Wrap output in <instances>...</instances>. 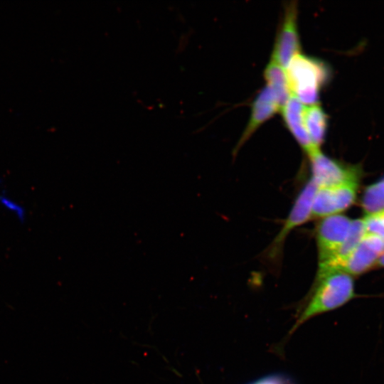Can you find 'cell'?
I'll return each mask as SVG.
<instances>
[{
  "instance_id": "cell-1",
  "label": "cell",
  "mask_w": 384,
  "mask_h": 384,
  "mask_svg": "<svg viewBox=\"0 0 384 384\" xmlns=\"http://www.w3.org/2000/svg\"><path fill=\"white\" fill-rule=\"evenodd\" d=\"M356 297L353 278L341 271L316 275L312 296L293 329L317 314L342 306Z\"/></svg>"
},
{
  "instance_id": "cell-2",
  "label": "cell",
  "mask_w": 384,
  "mask_h": 384,
  "mask_svg": "<svg viewBox=\"0 0 384 384\" xmlns=\"http://www.w3.org/2000/svg\"><path fill=\"white\" fill-rule=\"evenodd\" d=\"M285 70L292 95L302 104H317L321 89L330 80L329 66L320 59L299 53Z\"/></svg>"
},
{
  "instance_id": "cell-3",
  "label": "cell",
  "mask_w": 384,
  "mask_h": 384,
  "mask_svg": "<svg viewBox=\"0 0 384 384\" xmlns=\"http://www.w3.org/2000/svg\"><path fill=\"white\" fill-rule=\"evenodd\" d=\"M351 223V218L341 214L321 219L316 232L319 267L335 258L346 242Z\"/></svg>"
},
{
  "instance_id": "cell-4",
  "label": "cell",
  "mask_w": 384,
  "mask_h": 384,
  "mask_svg": "<svg viewBox=\"0 0 384 384\" xmlns=\"http://www.w3.org/2000/svg\"><path fill=\"white\" fill-rule=\"evenodd\" d=\"M317 186L310 178L297 196L284 223L266 250L267 257L278 261L286 238L297 227L311 218L312 201Z\"/></svg>"
},
{
  "instance_id": "cell-5",
  "label": "cell",
  "mask_w": 384,
  "mask_h": 384,
  "mask_svg": "<svg viewBox=\"0 0 384 384\" xmlns=\"http://www.w3.org/2000/svg\"><path fill=\"white\" fill-rule=\"evenodd\" d=\"M359 181H349L330 186L317 187L312 201L311 218L340 214L356 199Z\"/></svg>"
},
{
  "instance_id": "cell-6",
  "label": "cell",
  "mask_w": 384,
  "mask_h": 384,
  "mask_svg": "<svg viewBox=\"0 0 384 384\" xmlns=\"http://www.w3.org/2000/svg\"><path fill=\"white\" fill-rule=\"evenodd\" d=\"M298 6L294 1L284 6L283 17L274 43L272 58L284 69L292 58L300 53L301 43L298 31Z\"/></svg>"
},
{
  "instance_id": "cell-7",
  "label": "cell",
  "mask_w": 384,
  "mask_h": 384,
  "mask_svg": "<svg viewBox=\"0 0 384 384\" xmlns=\"http://www.w3.org/2000/svg\"><path fill=\"white\" fill-rule=\"evenodd\" d=\"M311 177L317 187L330 186L349 181H359L358 165H347L318 150L308 156Z\"/></svg>"
},
{
  "instance_id": "cell-8",
  "label": "cell",
  "mask_w": 384,
  "mask_h": 384,
  "mask_svg": "<svg viewBox=\"0 0 384 384\" xmlns=\"http://www.w3.org/2000/svg\"><path fill=\"white\" fill-rule=\"evenodd\" d=\"M384 253V240L366 233L358 245L334 271H341L351 276H358L377 265Z\"/></svg>"
},
{
  "instance_id": "cell-9",
  "label": "cell",
  "mask_w": 384,
  "mask_h": 384,
  "mask_svg": "<svg viewBox=\"0 0 384 384\" xmlns=\"http://www.w3.org/2000/svg\"><path fill=\"white\" fill-rule=\"evenodd\" d=\"M279 110L281 107L275 95L268 86H265L252 102L250 119L235 148V154L262 124Z\"/></svg>"
},
{
  "instance_id": "cell-10",
  "label": "cell",
  "mask_w": 384,
  "mask_h": 384,
  "mask_svg": "<svg viewBox=\"0 0 384 384\" xmlns=\"http://www.w3.org/2000/svg\"><path fill=\"white\" fill-rule=\"evenodd\" d=\"M305 106L293 95L282 107L284 122L301 148L309 156L319 150L311 142L304 122Z\"/></svg>"
},
{
  "instance_id": "cell-11",
  "label": "cell",
  "mask_w": 384,
  "mask_h": 384,
  "mask_svg": "<svg viewBox=\"0 0 384 384\" xmlns=\"http://www.w3.org/2000/svg\"><path fill=\"white\" fill-rule=\"evenodd\" d=\"M303 117L306 130L312 144L319 149L326 137L328 115L322 107L317 103L305 107Z\"/></svg>"
},
{
  "instance_id": "cell-12",
  "label": "cell",
  "mask_w": 384,
  "mask_h": 384,
  "mask_svg": "<svg viewBox=\"0 0 384 384\" xmlns=\"http://www.w3.org/2000/svg\"><path fill=\"white\" fill-rule=\"evenodd\" d=\"M264 77L266 85L274 92L282 109L292 95L285 69L270 60L264 70Z\"/></svg>"
},
{
  "instance_id": "cell-13",
  "label": "cell",
  "mask_w": 384,
  "mask_h": 384,
  "mask_svg": "<svg viewBox=\"0 0 384 384\" xmlns=\"http://www.w3.org/2000/svg\"><path fill=\"white\" fill-rule=\"evenodd\" d=\"M361 205L366 215L384 210V179L366 188Z\"/></svg>"
},
{
  "instance_id": "cell-14",
  "label": "cell",
  "mask_w": 384,
  "mask_h": 384,
  "mask_svg": "<svg viewBox=\"0 0 384 384\" xmlns=\"http://www.w3.org/2000/svg\"><path fill=\"white\" fill-rule=\"evenodd\" d=\"M0 206L14 215L20 223L26 221L27 215L24 206L9 196L4 190L0 192Z\"/></svg>"
},
{
  "instance_id": "cell-15",
  "label": "cell",
  "mask_w": 384,
  "mask_h": 384,
  "mask_svg": "<svg viewBox=\"0 0 384 384\" xmlns=\"http://www.w3.org/2000/svg\"><path fill=\"white\" fill-rule=\"evenodd\" d=\"M363 219L367 233L378 235L384 240V210L367 214Z\"/></svg>"
},
{
  "instance_id": "cell-16",
  "label": "cell",
  "mask_w": 384,
  "mask_h": 384,
  "mask_svg": "<svg viewBox=\"0 0 384 384\" xmlns=\"http://www.w3.org/2000/svg\"><path fill=\"white\" fill-rule=\"evenodd\" d=\"M252 384H282V383L279 381V378H267Z\"/></svg>"
},
{
  "instance_id": "cell-17",
  "label": "cell",
  "mask_w": 384,
  "mask_h": 384,
  "mask_svg": "<svg viewBox=\"0 0 384 384\" xmlns=\"http://www.w3.org/2000/svg\"><path fill=\"white\" fill-rule=\"evenodd\" d=\"M377 265L384 267V253L378 259Z\"/></svg>"
},
{
  "instance_id": "cell-18",
  "label": "cell",
  "mask_w": 384,
  "mask_h": 384,
  "mask_svg": "<svg viewBox=\"0 0 384 384\" xmlns=\"http://www.w3.org/2000/svg\"><path fill=\"white\" fill-rule=\"evenodd\" d=\"M384 179V178H383Z\"/></svg>"
}]
</instances>
